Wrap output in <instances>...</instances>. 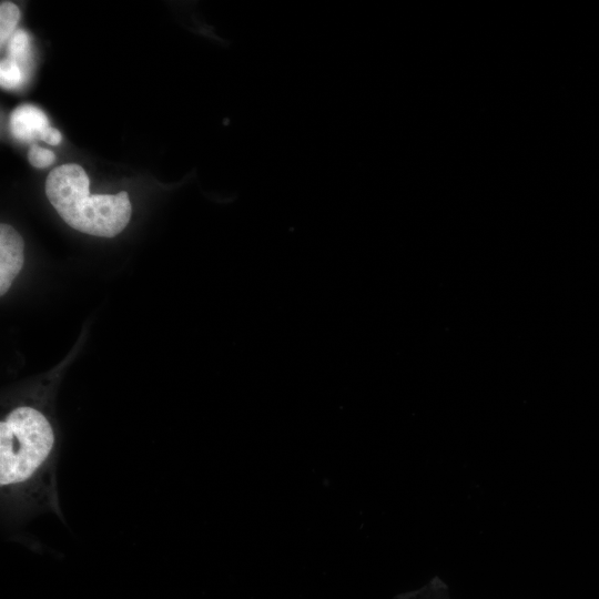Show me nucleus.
<instances>
[{
    "instance_id": "1",
    "label": "nucleus",
    "mask_w": 599,
    "mask_h": 599,
    "mask_svg": "<svg viewBox=\"0 0 599 599\" xmlns=\"http://www.w3.org/2000/svg\"><path fill=\"white\" fill-rule=\"evenodd\" d=\"M58 445L53 426L37 407L19 405L0 423L2 521L20 524L50 511L63 520L57 487Z\"/></svg>"
},
{
    "instance_id": "2",
    "label": "nucleus",
    "mask_w": 599,
    "mask_h": 599,
    "mask_svg": "<svg viewBox=\"0 0 599 599\" xmlns=\"http://www.w3.org/2000/svg\"><path fill=\"white\" fill-rule=\"evenodd\" d=\"M89 184L82 166L62 164L47 177V197L62 220L74 230L113 237L130 221L132 209L129 195L125 191L90 195Z\"/></svg>"
},
{
    "instance_id": "3",
    "label": "nucleus",
    "mask_w": 599,
    "mask_h": 599,
    "mask_svg": "<svg viewBox=\"0 0 599 599\" xmlns=\"http://www.w3.org/2000/svg\"><path fill=\"white\" fill-rule=\"evenodd\" d=\"M10 129L13 136L22 142L42 140L50 145H58L61 133L49 125L45 113L32 104L17 106L10 116Z\"/></svg>"
},
{
    "instance_id": "4",
    "label": "nucleus",
    "mask_w": 599,
    "mask_h": 599,
    "mask_svg": "<svg viewBox=\"0 0 599 599\" xmlns=\"http://www.w3.org/2000/svg\"><path fill=\"white\" fill-rule=\"evenodd\" d=\"M23 266V240L10 225H0V294L4 295Z\"/></svg>"
},
{
    "instance_id": "5",
    "label": "nucleus",
    "mask_w": 599,
    "mask_h": 599,
    "mask_svg": "<svg viewBox=\"0 0 599 599\" xmlns=\"http://www.w3.org/2000/svg\"><path fill=\"white\" fill-rule=\"evenodd\" d=\"M30 35L23 29H18L8 41V57L16 61L22 71L28 69L30 61Z\"/></svg>"
},
{
    "instance_id": "6",
    "label": "nucleus",
    "mask_w": 599,
    "mask_h": 599,
    "mask_svg": "<svg viewBox=\"0 0 599 599\" xmlns=\"http://www.w3.org/2000/svg\"><path fill=\"white\" fill-rule=\"evenodd\" d=\"M19 8L10 1H1L0 4V43L3 45L16 31L20 20Z\"/></svg>"
},
{
    "instance_id": "7",
    "label": "nucleus",
    "mask_w": 599,
    "mask_h": 599,
    "mask_svg": "<svg viewBox=\"0 0 599 599\" xmlns=\"http://www.w3.org/2000/svg\"><path fill=\"white\" fill-rule=\"evenodd\" d=\"M24 72L20 65L9 59L4 58L0 62V84L2 89H16L23 82Z\"/></svg>"
},
{
    "instance_id": "8",
    "label": "nucleus",
    "mask_w": 599,
    "mask_h": 599,
    "mask_svg": "<svg viewBox=\"0 0 599 599\" xmlns=\"http://www.w3.org/2000/svg\"><path fill=\"white\" fill-rule=\"evenodd\" d=\"M28 159L32 166L43 169L54 162L55 154L51 150L32 144L29 150Z\"/></svg>"
}]
</instances>
